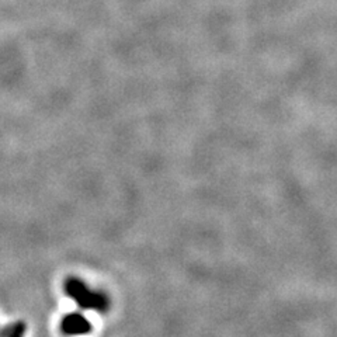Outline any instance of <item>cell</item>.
Here are the masks:
<instances>
[{
  "mask_svg": "<svg viewBox=\"0 0 337 337\" xmlns=\"http://www.w3.org/2000/svg\"><path fill=\"white\" fill-rule=\"evenodd\" d=\"M65 294L69 295L72 299L82 309H95L98 312H105L108 309V299L101 292L92 291L89 287L75 277H70L65 281Z\"/></svg>",
  "mask_w": 337,
  "mask_h": 337,
  "instance_id": "6da1fadb",
  "label": "cell"
},
{
  "mask_svg": "<svg viewBox=\"0 0 337 337\" xmlns=\"http://www.w3.org/2000/svg\"><path fill=\"white\" fill-rule=\"evenodd\" d=\"M24 332H26V325L21 323V322H18V323L11 326V330H10L7 337H23L24 336Z\"/></svg>",
  "mask_w": 337,
  "mask_h": 337,
  "instance_id": "3957f363",
  "label": "cell"
},
{
  "mask_svg": "<svg viewBox=\"0 0 337 337\" xmlns=\"http://www.w3.org/2000/svg\"><path fill=\"white\" fill-rule=\"evenodd\" d=\"M61 330L66 336H79V335H87L92 332V323L78 312H73L69 315H65L61 320Z\"/></svg>",
  "mask_w": 337,
  "mask_h": 337,
  "instance_id": "7a4b0ae2",
  "label": "cell"
}]
</instances>
